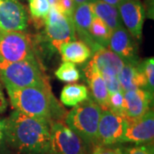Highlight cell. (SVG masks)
Masks as SVG:
<instances>
[{
  "label": "cell",
  "mask_w": 154,
  "mask_h": 154,
  "mask_svg": "<svg viewBox=\"0 0 154 154\" xmlns=\"http://www.w3.org/2000/svg\"><path fill=\"white\" fill-rule=\"evenodd\" d=\"M36 60L31 38L24 32H0V61Z\"/></svg>",
  "instance_id": "cell-5"
},
{
  "label": "cell",
  "mask_w": 154,
  "mask_h": 154,
  "mask_svg": "<svg viewBox=\"0 0 154 154\" xmlns=\"http://www.w3.org/2000/svg\"><path fill=\"white\" fill-rule=\"evenodd\" d=\"M101 75L104 78L105 86H106L109 94L118 92V91H122L120 82L117 79V76L109 75H105V74H101Z\"/></svg>",
  "instance_id": "cell-28"
},
{
  "label": "cell",
  "mask_w": 154,
  "mask_h": 154,
  "mask_svg": "<svg viewBox=\"0 0 154 154\" xmlns=\"http://www.w3.org/2000/svg\"><path fill=\"white\" fill-rule=\"evenodd\" d=\"M88 154H121V150L112 146H96Z\"/></svg>",
  "instance_id": "cell-29"
},
{
  "label": "cell",
  "mask_w": 154,
  "mask_h": 154,
  "mask_svg": "<svg viewBox=\"0 0 154 154\" xmlns=\"http://www.w3.org/2000/svg\"><path fill=\"white\" fill-rule=\"evenodd\" d=\"M94 16L90 4H82L75 6L72 17L75 33L82 41L85 42L91 48L92 52L100 46L93 40L89 33V28Z\"/></svg>",
  "instance_id": "cell-14"
},
{
  "label": "cell",
  "mask_w": 154,
  "mask_h": 154,
  "mask_svg": "<svg viewBox=\"0 0 154 154\" xmlns=\"http://www.w3.org/2000/svg\"><path fill=\"white\" fill-rule=\"evenodd\" d=\"M58 2V0H49L50 5H51V7H54V6L57 5V3Z\"/></svg>",
  "instance_id": "cell-34"
},
{
  "label": "cell",
  "mask_w": 154,
  "mask_h": 154,
  "mask_svg": "<svg viewBox=\"0 0 154 154\" xmlns=\"http://www.w3.org/2000/svg\"><path fill=\"white\" fill-rule=\"evenodd\" d=\"M122 22L134 39H140L145 22V8L140 0H123L117 6Z\"/></svg>",
  "instance_id": "cell-11"
},
{
  "label": "cell",
  "mask_w": 154,
  "mask_h": 154,
  "mask_svg": "<svg viewBox=\"0 0 154 154\" xmlns=\"http://www.w3.org/2000/svg\"><path fill=\"white\" fill-rule=\"evenodd\" d=\"M108 48L119 56L124 63L139 65L137 45L134 38L123 26L112 31Z\"/></svg>",
  "instance_id": "cell-12"
},
{
  "label": "cell",
  "mask_w": 154,
  "mask_h": 154,
  "mask_svg": "<svg viewBox=\"0 0 154 154\" xmlns=\"http://www.w3.org/2000/svg\"><path fill=\"white\" fill-rule=\"evenodd\" d=\"M51 123L14 110L5 119L6 145L20 154H47Z\"/></svg>",
  "instance_id": "cell-1"
},
{
  "label": "cell",
  "mask_w": 154,
  "mask_h": 154,
  "mask_svg": "<svg viewBox=\"0 0 154 154\" xmlns=\"http://www.w3.org/2000/svg\"><path fill=\"white\" fill-rule=\"evenodd\" d=\"M102 109L89 97L73 107L64 117V124L82 139L90 152L99 146L98 128Z\"/></svg>",
  "instance_id": "cell-3"
},
{
  "label": "cell",
  "mask_w": 154,
  "mask_h": 154,
  "mask_svg": "<svg viewBox=\"0 0 154 154\" xmlns=\"http://www.w3.org/2000/svg\"><path fill=\"white\" fill-rule=\"evenodd\" d=\"M51 8H54L67 17H72L75 5L73 0H58L57 5L54 7H51Z\"/></svg>",
  "instance_id": "cell-27"
},
{
  "label": "cell",
  "mask_w": 154,
  "mask_h": 154,
  "mask_svg": "<svg viewBox=\"0 0 154 154\" xmlns=\"http://www.w3.org/2000/svg\"><path fill=\"white\" fill-rule=\"evenodd\" d=\"M128 121L110 109L102 110L98 128L99 146H114L121 143L126 132Z\"/></svg>",
  "instance_id": "cell-8"
},
{
  "label": "cell",
  "mask_w": 154,
  "mask_h": 154,
  "mask_svg": "<svg viewBox=\"0 0 154 154\" xmlns=\"http://www.w3.org/2000/svg\"><path fill=\"white\" fill-rule=\"evenodd\" d=\"M88 88L82 84H68L62 89L60 101L66 106L74 107L88 98Z\"/></svg>",
  "instance_id": "cell-20"
},
{
  "label": "cell",
  "mask_w": 154,
  "mask_h": 154,
  "mask_svg": "<svg viewBox=\"0 0 154 154\" xmlns=\"http://www.w3.org/2000/svg\"><path fill=\"white\" fill-rule=\"evenodd\" d=\"M96 0H73L75 5H82V4H90V3H93Z\"/></svg>",
  "instance_id": "cell-33"
},
{
  "label": "cell",
  "mask_w": 154,
  "mask_h": 154,
  "mask_svg": "<svg viewBox=\"0 0 154 154\" xmlns=\"http://www.w3.org/2000/svg\"><path fill=\"white\" fill-rule=\"evenodd\" d=\"M90 6L94 16L101 19L112 31L122 26L117 7L109 5L102 0H96L90 3Z\"/></svg>",
  "instance_id": "cell-19"
},
{
  "label": "cell",
  "mask_w": 154,
  "mask_h": 154,
  "mask_svg": "<svg viewBox=\"0 0 154 154\" xmlns=\"http://www.w3.org/2000/svg\"><path fill=\"white\" fill-rule=\"evenodd\" d=\"M56 77L63 82H75L81 79V73L75 63L63 62L55 71Z\"/></svg>",
  "instance_id": "cell-23"
},
{
  "label": "cell",
  "mask_w": 154,
  "mask_h": 154,
  "mask_svg": "<svg viewBox=\"0 0 154 154\" xmlns=\"http://www.w3.org/2000/svg\"><path fill=\"white\" fill-rule=\"evenodd\" d=\"M92 60L101 74L117 76L124 66L122 58L108 47L99 46L93 51Z\"/></svg>",
  "instance_id": "cell-16"
},
{
  "label": "cell",
  "mask_w": 154,
  "mask_h": 154,
  "mask_svg": "<svg viewBox=\"0 0 154 154\" xmlns=\"http://www.w3.org/2000/svg\"><path fill=\"white\" fill-rule=\"evenodd\" d=\"M28 22L26 9L18 0H0V31L24 32Z\"/></svg>",
  "instance_id": "cell-9"
},
{
  "label": "cell",
  "mask_w": 154,
  "mask_h": 154,
  "mask_svg": "<svg viewBox=\"0 0 154 154\" xmlns=\"http://www.w3.org/2000/svg\"><path fill=\"white\" fill-rule=\"evenodd\" d=\"M89 150L82 139L59 121L50 126V144L47 154H88Z\"/></svg>",
  "instance_id": "cell-6"
},
{
  "label": "cell",
  "mask_w": 154,
  "mask_h": 154,
  "mask_svg": "<svg viewBox=\"0 0 154 154\" xmlns=\"http://www.w3.org/2000/svg\"><path fill=\"white\" fill-rule=\"evenodd\" d=\"M57 49L60 52L63 62H70L77 64H82L93 56L91 48L82 40L62 43Z\"/></svg>",
  "instance_id": "cell-17"
},
{
  "label": "cell",
  "mask_w": 154,
  "mask_h": 154,
  "mask_svg": "<svg viewBox=\"0 0 154 154\" xmlns=\"http://www.w3.org/2000/svg\"><path fill=\"white\" fill-rule=\"evenodd\" d=\"M121 154H154L153 143L120 146Z\"/></svg>",
  "instance_id": "cell-26"
},
{
  "label": "cell",
  "mask_w": 154,
  "mask_h": 154,
  "mask_svg": "<svg viewBox=\"0 0 154 154\" xmlns=\"http://www.w3.org/2000/svg\"><path fill=\"white\" fill-rule=\"evenodd\" d=\"M7 106H8V102H7V99L5 98V95L4 94L2 86L0 84V114L4 113L6 109H7Z\"/></svg>",
  "instance_id": "cell-31"
},
{
  "label": "cell",
  "mask_w": 154,
  "mask_h": 154,
  "mask_svg": "<svg viewBox=\"0 0 154 154\" xmlns=\"http://www.w3.org/2000/svg\"><path fill=\"white\" fill-rule=\"evenodd\" d=\"M5 119H0V150L5 148Z\"/></svg>",
  "instance_id": "cell-30"
},
{
  "label": "cell",
  "mask_w": 154,
  "mask_h": 154,
  "mask_svg": "<svg viewBox=\"0 0 154 154\" xmlns=\"http://www.w3.org/2000/svg\"><path fill=\"white\" fill-rule=\"evenodd\" d=\"M0 79L5 88L49 87L47 78L37 60L7 63L0 61Z\"/></svg>",
  "instance_id": "cell-4"
},
{
  "label": "cell",
  "mask_w": 154,
  "mask_h": 154,
  "mask_svg": "<svg viewBox=\"0 0 154 154\" xmlns=\"http://www.w3.org/2000/svg\"><path fill=\"white\" fill-rule=\"evenodd\" d=\"M154 113L152 109L142 116L128 122V126L121 143H133L134 145L153 143Z\"/></svg>",
  "instance_id": "cell-10"
},
{
  "label": "cell",
  "mask_w": 154,
  "mask_h": 154,
  "mask_svg": "<svg viewBox=\"0 0 154 154\" xmlns=\"http://www.w3.org/2000/svg\"><path fill=\"white\" fill-rule=\"evenodd\" d=\"M85 75L91 92V98L100 106L102 110L109 109V93L105 86L104 78L93 60L89 61L85 69Z\"/></svg>",
  "instance_id": "cell-15"
},
{
  "label": "cell",
  "mask_w": 154,
  "mask_h": 154,
  "mask_svg": "<svg viewBox=\"0 0 154 154\" xmlns=\"http://www.w3.org/2000/svg\"><path fill=\"white\" fill-rule=\"evenodd\" d=\"M44 26L46 37L56 48L62 43L76 39L73 18L67 17L54 8H51Z\"/></svg>",
  "instance_id": "cell-7"
},
{
  "label": "cell",
  "mask_w": 154,
  "mask_h": 154,
  "mask_svg": "<svg viewBox=\"0 0 154 154\" xmlns=\"http://www.w3.org/2000/svg\"><path fill=\"white\" fill-rule=\"evenodd\" d=\"M123 92L135 88L146 89L147 82L139 65L125 63L117 75Z\"/></svg>",
  "instance_id": "cell-18"
},
{
  "label": "cell",
  "mask_w": 154,
  "mask_h": 154,
  "mask_svg": "<svg viewBox=\"0 0 154 154\" xmlns=\"http://www.w3.org/2000/svg\"><path fill=\"white\" fill-rule=\"evenodd\" d=\"M89 33L96 44L100 46L108 47L112 30L99 17L94 16L89 28Z\"/></svg>",
  "instance_id": "cell-21"
},
{
  "label": "cell",
  "mask_w": 154,
  "mask_h": 154,
  "mask_svg": "<svg viewBox=\"0 0 154 154\" xmlns=\"http://www.w3.org/2000/svg\"><path fill=\"white\" fill-rule=\"evenodd\" d=\"M0 32H1V31H0Z\"/></svg>",
  "instance_id": "cell-35"
},
{
  "label": "cell",
  "mask_w": 154,
  "mask_h": 154,
  "mask_svg": "<svg viewBox=\"0 0 154 154\" xmlns=\"http://www.w3.org/2000/svg\"><path fill=\"white\" fill-rule=\"evenodd\" d=\"M12 107L22 114L43 119L50 123L58 121L63 108L51 94L50 87L6 88Z\"/></svg>",
  "instance_id": "cell-2"
},
{
  "label": "cell",
  "mask_w": 154,
  "mask_h": 154,
  "mask_svg": "<svg viewBox=\"0 0 154 154\" xmlns=\"http://www.w3.org/2000/svg\"><path fill=\"white\" fill-rule=\"evenodd\" d=\"M102 1H104V2L109 4V5H111L117 7L123 0H102Z\"/></svg>",
  "instance_id": "cell-32"
},
{
  "label": "cell",
  "mask_w": 154,
  "mask_h": 154,
  "mask_svg": "<svg viewBox=\"0 0 154 154\" xmlns=\"http://www.w3.org/2000/svg\"><path fill=\"white\" fill-rule=\"evenodd\" d=\"M31 17L38 27L45 25V20L51 11L49 0H28Z\"/></svg>",
  "instance_id": "cell-22"
},
{
  "label": "cell",
  "mask_w": 154,
  "mask_h": 154,
  "mask_svg": "<svg viewBox=\"0 0 154 154\" xmlns=\"http://www.w3.org/2000/svg\"><path fill=\"white\" fill-rule=\"evenodd\" d=\"M124 108L122 116L127 121H132L142 116L148 111L153 95L144 88H135L123 92Z\"/></svg>",
  "instance_id": "cell-13"
},
{
  "label": "cell",
  "mask_w": 154,
  "mask_h": 154,
  "mask_svg": "<svg viewBox=\"0 0 154 154\" xmlns=\"http://www.w3.org/2000/svg\"><path fill=\"white\" fill-rule=\"evenodd\" d=\"M140 69L146 76L147 82L146 89L150 94L153 95L154 91V59L153 57H149L139 64Z\"/></svg>",
  "instance_id": "cell-24"
},
{
  "label": "cell",
  "mask_w": 154,
  "mask_h": 154,
  "mask_svg": "<svg viewBox=\"0 0 154 154\" xmlns=\"http://www.w3.org/2000/svg\"><path fill=\"white\" fill-rule=\"evenodd\" d=\"M108 106H109L110 110L119 114V115L122 116L123 108H124L123 91H118V92L109 94Z\"/></svg>",
  "instance_id": "cell-25"
}]
</instances>
